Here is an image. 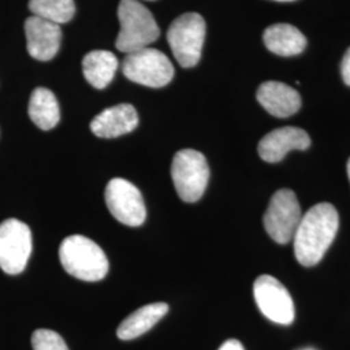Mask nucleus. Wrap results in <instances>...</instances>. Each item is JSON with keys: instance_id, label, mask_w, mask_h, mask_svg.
<instances>
[{"instance_id": "nucleus-1", "label": "nucleus", "mask_w": 350, "mask_h": 350, "mask_svg": "<svg viewBox=\"0 0 350 350\" xmlns=\"http://www.w3.org/2000/svg\"><path fill=\"white\" fill-rule=\"evenodd\" d=\"M338 230V213L329 202L310 208L301 218L293 237L295 256L306 267L319 262L335 240Z\"/></svg>"}, {"instance_id": "nucleus-2", "label": "nucleus", "mask_w": 350, "mask_h": 350, "mask_svg": "<svg viewBox=\"0 0 350 350\" xmlns=\"http://www.w3.org/2000/svg\"><path fill=\"white\" fill-rule=\"evenodd\" d=\"M59 257L68 274L85 282H99L109 270L104 250L95 241L82 235L64 239Z\"/></svg>"}, {"instance_id": "nucleus-3", "label": "nucleus", "mask_w": 350, "mask_h": 350, "mask_svg": "<svg viewBox=\"0 0 350 350\" xmlns=\"http://www.w3.org/2000/svg\"><path fill=\"white\" fill-rule=\"evenodd\" d=\"M120 33L117 50L125 53L150 47L160 37V29L150 10L139 0H121L118 5Z\"/></svg>"}, {"instance_id": "nucleus-4", "label": "nucleus", "mask_w": 350, "mask_h": 350, "mask_svg": "<svg viewBox=\"0 0 350 350\" xmlns=\"http://www.w3.org/2000/svg\"><path fill=\"white\" fill-rule=\"evenodd\" d=\"M205 33V20L199 13H185L169 26L167 42L182 68H192L200 62Z\"/></svg>"}, {"instance_id": "nucleus-5", "label": "nucleus", "mask_w": 350, "mask_h": 350, "mask_svg": "<svg viewBox=\"0 0 350 350\" xmlns=\"http://www.w3.org/2000/svg\"><path fill=\"white\" fill-rule=\"evenodd\" d=\"M209 165L199 150L176 152L172 163V178L178 196L186 202H196L204 195L209 182Z\"/></svg>"}, {"instance_id": "nucleus-6", "label": "nucleus", "mask_w": 350, "mask_h": 350, "mask_svg": "<svg viewBox=\"0 0 350 350\" xmlns=\"http://www.w3.org/2000/svg\"><path fill=\"white\" fill-rule=\"evenodd\" d=\"M122 73L135 83L160 88L172 82L174 66L161 51L147 47L127 53L122 62Z\"/></svg>"}, {"instance_id": "nucleus-7", "label": "nucleus", "mask_w": 350, "mask_h": 350, "mask_svg": "<svg viewBox=\"0 0 350 350\" xmlns=\"http://www.w3.org/2000/svg\"><path fill=\"white\" fill-rule=\"evenodd\" d=\"M302 213L300 202L293 191L279 189L271 198L269 208L263 215L266 232L279 244H287L296 234Z\"/></svg>"}, {"instance_id": "nucleus-8", "label": "nucleus", "mask_w": 350, "mask_h": 350, "mask_svg": "<svg viewBox=\"0 0 350 350\" xmlns=\"http://www.w3.org/2000/svg\"><path fill=\"white\" fill-rule=\"evenodd\" d=\"M33 250L29 226L10 218L0 224V269L10 275L24 271Z\"/></svg>"}, {"instance_id": "nucleus-9", "label": "nucleus", "mask_w": 350, "mask_h": 350, "mask_svg": "<svg viewBox=\"0 0 350 350\" xmlns=\"http://www.w3.org/2000/svg\"><path fill=\"white\" fill-rule=\"evenodd\" d=\"M105 202L113 217L126 226L138 227L147 217L146 204L138 188L124 178H113L105 188Z\"/></svg>"}, {"instance_id": "nucleus-10", "label": "nucleus", "mask_w": 350, "mask_h": 350, "mask_svg": "<svg viewBox=\"0 0 350 350\" xmlns=\"http://www.w3.org/2000/svg\"><path fill=\"white\" fill-rule=\"evenodd\" d=\"M253 293L258 309L271 322L288 325L295 321L293 300L287 288L274 276H258L253 286Z\"/></svg>"}, {"instance_id": "nucleus-11", "label": "nucleus", "mask_w": 350, "mask_h": 350, "mask_svg": "<svg viewBox=\"0 0 350 350\" xmlns=\"http://www.w3.org/2000/svg\"><path fill=\"white\" fill-rule=\"evenodd\" d=\"M26 46L29 55L39 62H50L60 49V25L30 16L25 21Z\"/></svg>"}, {"instance_id": "nucleus-12", "label": "nucleus", "mask_w": 350, "mask_h": 350, "mask_svg": "<svg viewBox=\"0 0 350 350\" xmlns=\"http://www.w3.org/2000/svg\"><path fill=\"white\" fill-rule=\"evenodd\" d=\"M310 143V137L305 130L286 126L266 134L258 144V153L263 161L275 163L282 161L291 150H308Z\"/></svg>"}, {"instance_id": "nucleus-13", "label": "nucleus", "mask_w": 350, "mask_h": 350, "mask_svg": "<svg viewBox=\"0 0 350 350\" xmlns=\"http://www.w3.org/2000/svg\"><path fill=\"white\" fill-rule=\"evenodd\" d=\"M138 113L130 104H120L104 109L91 122V131L99 138L122 137L137 129Z\"/></svg>"}, {"instance_id": "nucleus-14", "label": "nucleus", "mask_w": 350, "mask_h": 350, "mask_svg": "<svg viewBox=\"0 0 350 350\" xmlns=\"http://www.w3.org/2000/svg\"><path fill=\"white\" fill-rule=\"evenodd\" d=\"M257 100L263 108L279 118H286L301 108L300 94L283 82L267 81L257 90Z\"/></svg>"}, {"instance_id": "nucleus-15", "label": "nucleus", "mask_w": 350, "mask_h": 350, "mask_svg": "<svg viewBox=\"0 0 350 350\" xmlns=\"http://www.w3.org/2000/svg\"><path fill=\"white\" fill-rule=\"evenodd\" d=\"M266 49L279 56H295L306 49V38L300 30L289 24L269 26L263 33Z\"/></svg>"}, {"instance_id": "nucleus-16", "label": "nucleus", "mask_w": 350, "mask_h": 350, "mask_svg": "<svg viewBox=\"0 0 350 350\" xmlns=\"http://www.w3.org/2000/svg\"><path fill=\"white\" fill-rule=\"evenodd\" d=\"M167 312L169 306L165 302L146 305L126 318L117 328V336L121 340H134L139 338L150 331Z\"/></svg>"}, {"instance_id": "nucleus-17", "label": "nucleus", "mask_w": 350, "mask_h": 350, "mask_svg": "<svg viewBox=\"0 0 350 350\" xmlns=\"http://www.w3.org/2000/svg\"><path fill=\"white\" fill-rule=\"evenodd\" d=\"M82 66L88 83L103 90L112 82L118 68V60L109 51H91L83 57Z\"/></svg>"}, {"instance_id": "nucleus-18", "label": "nucleus", "mask_w": 350, "mask_h": 350, "mask_svg": "<svg viewBox=\"0 0 350 350\" xmlns=\"http://www.w3.org/2000/svg\"><path fill=\"white\" fill-rule=\"evenodd\" d=\"M29 116L40 130H51L60 121V108L56 96L49 88H38L29 101Z\"/></svg>"}, {"instance_id": "nucleus-19", "label": "nucleus", "mask_w": 350, "mask_h": 350, "mask_svg": "<svg viewBox=\"0 0 350 350\" xmlns=\"http://www.w3.org/2000/svg\"><path fill=\"white\" fill-rule=\"evenodd\" d=\"M29 10L33 16L62 25L75 14V0H30Z\"/></svg>"}, {"instance_id": "nucleus-20", "label": "nucleus", "mask_w": 350, "mask_h": 350, "mask_svg": "<svg viewBox=\"0 0 350 350\" xmlns=\"http://www.w3.org/2000/svg\"><path fill=\"white\" fill-rule=\"evenodd\" d=\"M34 350H69L64 338L51 329H37L31 336Z\"/></svg>"}, {"instance_id": "nucleus-21", "label": "nucleus", "mask_w": 350, "mask_h": 350, "mask_svg": "<svg viewBox=\"0 0 350 350\" xmlns=\"http://www.w3.org/2000/svg\"><path fill=\"white\" fill-rule=\"evenodd\" d=\"M341 75L347 86H350V47L345 52L341 62Z\"/></svg>"}, {"instance_id": "nucleus-22", "label": "nucleus", "mask_w": 350, "mask_h": 350, "mask_svg": "<svg viewBox=\"0 0 350 350\" xmlns=\"http://www.w3.org/2000/svg\"><path fill=\"white\" fill-rule=\"evenodd\" d=\"M218 350H245L244 347L241 345V342L239 340L235 338H231V340H227L225 341Z\"/></svg>"}, {"instance_id": "nucleus-23", "label": "nucleus", "mask_w": 350, "mask_h": 350, "mask_svg": "<svg viewBox=\"0 0 350 350\" xmlns=\"http://www.w3.org/2000/svg\"><path fill=\"white\" fill-rule=\"evenodd\" d=\"M347 169H348V176H349V180H350V159H349V161H348V167H347Z\"/></svg>"}, {"instance_id": "nucleus-24", "label": "nucleus", "mask_w": 350, "mask_h": 350, "mask_svg": "<svg viewBox=\"0 0 350 350\" xmlns=\"http://www.w3.org/2000/svg\"><path fill=\"white\" fill-rule=\"evenodd\" d=\"M275 1H295V0H275Z\"/></svg>"}, {"instance_id": "nucleus-25", "label": "nucleus", "mask_w": 350, "mask_h": 350, "mask_svg": "<svg viewBox=\"0 0 350 350\" xmlns=\"http://www.w3.org/2000/svg\"><path fill=\"white\" fill-rule=\"evenodd\" d=\"M150 1H153V0H150Z\"/></svg>"}]
</instances>
